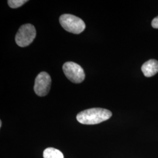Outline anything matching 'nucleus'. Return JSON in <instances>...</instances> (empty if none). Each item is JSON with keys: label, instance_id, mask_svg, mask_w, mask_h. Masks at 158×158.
<instances>
[{"label": "nucleus", "instance_id": "obj_1", "mask_svg": "<svg viewBox=\"0 0 158 158\" xmlns=\"http://www.w3.org/2000/svg\"><path fill=\"white\" fill-rule=\"evenodd\" d=\"M112 113L107 109L102 108H93L79 113L76 118L80 123L85 125L100 124L110 118Z\"/></svg>", "mask_w": 158, "mask_h": 158}, {"label": "nucleus", "instance_id": "obj_2", "mask_svg": "<svg viewBox=\"0 0 158 158\" xmlns=\"http://www.w3.org/2000/svg\"><path fill=\"white\" fill-rule=\"evenodd\" d=\"M59 22L63 28L72 34H81L85 28V24L81 18L71 14L62 15Z\"/></svg>", "mask_w": 158, "mask_h": 158}, {"label": "nucleus", "instance_id": "obj_6", "mask_svg": "<svg viewBox=\"0 0 158 158\" xmlns=\"http://www.w3.org/2000/svg\"><path fill=\"white\" fill-rule=\"evenodd\" d=\"M142 71L145 77H151L158 73V61L150 59L142 66Z\"/></svg>", "mask_w": 158, "mask_h": 158}, {"label": "nucleus", "instance_id": "obj_7", "mask_svg": "<svg viewBox=\"0 0 158 158\" xmlns=\"http://www.w3.org/2000/svg\"><path fill=\"white\" fill-rule=\"evenodd\" d=\"M44 158H64L63 153L54 148H48L44 151Z\"/></svg>", "mask_w": 158, "mask_h": 158}, {"label": "nucleus", "instance_id": "obj_3", "mask_svg": "<svg viewBox=\"0 0 158 158\" xmlns=\"http://www.w3.org/2000/svg\"><path fill=\"white\" fill-rule=\"evenodd\" d=\"M36 31L33 25L27 23L22 25L15 36V42L20 47H26L31 45L36 38Z\"/></svg>", "mask_w": 158, "mask_h": 158}, {"label": "nucleus", "instance_id": "obj_10", "mask_svg": "<svg viewBox=\"0 0 158 158\" xmlns=\"http://www.w3.org/2000/svg\"><path fill=\"white\" fill-rule=\"evenodd\" d=\"M1 126H2V122H1V121H0V127H1Z\"/></svg>", "mask_w": 158, "mask_h": 158}, {"label": "nucleus", "instance_id": "obj_5", "mask_svg": "<svg viewBox=\"0 0 158 158\" xmlns=\"http://www.w3.org/2000/svg\"><path fill=\"white\" fill-rule=\"evenodd\" d=\"M51 82L52 80L49 74L45 72H40L35 80V93L40 97L46 96L51 89Z\"/></svg>", "mask_w": 158, "mask_h": 158}, {"label": "nucleus", "instance_id": "obj_9", "mask_svg": "<svg viewBox=\"0 0 158 158\" xmlns=\"http://www.w3.org/2000/svg\"><path fill=\"white\" fill-rule=\"evenodd\" d=\"M152 26L153 28L158 29V16L155 17L152 21Z\"/></svg>", "mask_w": 158, "mask_h": 158}, {"label": "nucleus", "instance_id": "obj_8", "mask_svg": "<svg viewBox=\"0 0 158 158\" xmlns=\"http://www.w3.org/2000/svg\"><path fill=\"white\" fill-rule=\"evenodd\" d=\"M28 1L27 0H8V4L11 8H17L23 6Z\"/></svg>", "mask_w": 158, "mask_h": 158}, {"label": "nucleus", "instance_id": "obj_4", "mask_svg": "<svg viewBox=\"0 0 158 158\" xmlns=\"http://www.w3.org/2000/svg\"><path fill=\"white\" fill-rule=\"evenodd\" d=\"M63 70L66 77L74 83H80L85 80L84 70L76 63H65L63 66Z\"/></svg>", "mask_w": 158, "mask_h": 158}]
</instances>
